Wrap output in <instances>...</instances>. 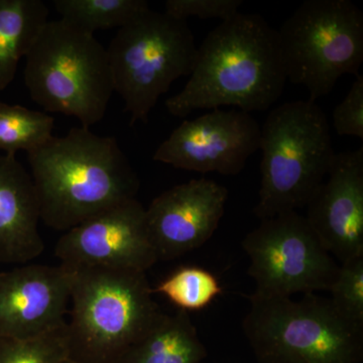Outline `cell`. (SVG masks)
<instances>
[{"label": "cell", "mask_w": 363, "mask_h": 363, "mask_svg": "<svg viewBox=\"0 0 363 363\" xmlns=\"http://www.w3.org/2000/svg\"><path fill=\"white\" fill-rule=\"evenodd\" d=\"M286 81L278 30L259 14L238 13L208 33L187 84L166 107L176 117L222 106L264 111L281 96Z\"/></svg>", "instance_id": "1"}, {"label": "cell", "mask_w": 363, "mask_h": 363, "mask_svg": "<svg viewBox=\"0 0 363 363\" xmlns=\"http://www.w3.org/2000/svg\"><path fill=\"white\" fill-rule=\"evenodd\" d=\"M40 221L68 231L109 208L135 199L138 173L111 136L73 128L28 152Z\"/></svg>", "instance_id": "2"}, {"label": "cell", "mask_w": 363, "mask_h": 363, "mask_svg": "<svg viewBox=\"0 0 363 363\" xmlns=\"http://www.w3.org/2000/svg\"><path fill=\"white\" fill-rule=\"evenodd\" d=\"M68 362L116 363L166 313L154 300L147 272L82 267L74 269Z\"/></svg>", "instance_id": "3"}, {"label": "cell", "mask_w": 363, "mask_h": 363, "mask_svg": "<svg viewBox=\"0 0 363 363\" xmlns=\"http://www.w3.org/2000/svg\"><path fill=\"white\" fill-rule=\"evenodd\" d=\"M260 189L253 213L260 220L307 206L336 152L330 125L316 102H286L260 128Z\"/></svg>", "instance_id": "4"}, {"label": "cell", "mask_w": 363, "mask_h": 363, "mask_svg": "<svg viewBox=\"0 0 363 363\" xmlns=\"http://www.w3.org/2000/svg\"><path fill=\"white\" fill-rule=\"evenodd\" d=\"M242 329L259 363H362L363 327L329 298L248 296Z\"/></svg>", "instance_id": "5"}, {"label": "cell", "mask_w": 363, "mask_h": 363, "mask_svg": "<svg viewBox=\"0 0 363 363\" xmlns=\"http://www.w3.org/2000/svg\"><path fill=\"white\" fill-rule=\"evenodd\" d=\"M26 89L45 111L90 128L101 121L114 92L108 54L92 33L48 21L26 57Z\"/></svg>", "instance_id": "6"}, {"label": "cell", "mask_w": 363, "mask_h": 363, "mask_svg": "<svg viewBox=\"0 0 363 363\" xmlns=\"http://www.w3.org/2000/svg\"><path fill=\"white\" fill-rule=\"evenodd\" d=\"M106 50L114 92L130 126L147 123L160 97L192 73L197 54L187 21L150 9L118 28Z\"/></svg>", "instance_id": "7"}, {"label": "cell", "mask_w": 363, "mask_h": 363, "mask_svg": "<svg viewBox=\"0 0 363 363\" xmlns=\"http://www.w3.org/2000/svg\"><path fill=\"white\" fill-rule=\"evenodd\" d=\"M286 79L305 86L309 100L330 94L363 62V13L350 0H307L278 30Z\"/></svg>", "instance_id": "8"}, {"label": "cell", "mask_w": 363, "mask_h": 363, "mask_svg": "<svg viewBox=\"0 0 363 363\" xmlns=\"http://www.w3.org/2000/svg\"><path fill=\"white\" fill-rule=\"evenodd\" d=\"M242 247L257 295L329 292L338 274L339 264L298 211L262 220L245 236Z\"/></svg>", "instance_id": "9"}, {"label": "cell", "mask_w": 363, "mask_h": 363, "mask_svg": "<svg viewBox=\"0 0 363 363\" xmlns=\"http://www.w3.org/2000/svg\"><path fill=\"white\" fill-rule=\"evenodd\" d=\"M60 264L147 272L159 259L150 241L145 208L128 200L69 229L57 241Z\"/></svg>", "instance_id": "10"}, {"label": "cell", "mask_w": 363, "mask_h": 363, "mask_svg": "<svg viewBox=\"0 0 363 363\" xmlns=\"http://www.w3.org/2000/svg\"><path fill=\"white\" fill-rule=\"evenodd\" d=\"M260 126L248 112L214 109L186 119L159 145L152 160L176 169L238 175L259 150Z\"/></svg>", "instance_id": "11"}, {"label": "cell", "mask_w": 363, "mask_h": 363, "mask_svg": "<svg viewBox=\"0 0 363 363\" xmlns=\"http://www.w3.org/2000/svg\"><path fill=\"white\" fill-rule=\"evenodd\" d=\"M227 198L226 187L206 178L179 184L155 198L145 221L159 262L204 245L220 224Z\"/></svg>", "instance_id": "12"}, {"label": "cell", "mask_w": 363, "mask_h": 363, "mask_svg": "<svg viewBox=\"0 0 363 363\" xmlns=\"http://www.w3.org/2000/svg\"><path fill=\"white\" fill-rule=\"evenodd\" d=\"M73 281L60 264L0 272V338H35L65 326Z\"/></svg>", "instance_id": "13"}, {"label": "cell", "mask_w": 363, "mask_h": 363, "mask_svg": "<svg viewBox=\"0 0 363 363\" xmlns=\"http://www.w3.org/2000/svg\"><path fill=\"white\" fill-rule=\"evenodd\" d=\"M308 223L339 264L363 257V147L334 156L307 206Z\"/></svg>", "instance_id": "14"}, {"label": "cell", "mask_w": 363, "mask_h": 363, "mask_svg": "<svg viewBox=\"0 0 363 363\" xmlns=\"http://www.w3.org/2000/svg\"><path fill=\"white\" fill-rule=\"evenodd\" d=\"M40 205L32 176L16 156H0V264H26L42 255Z\"/></svg>", "instance_id": "15"}, {"label": "cell", "mask_w": 363, "mask_h": 363, "mask_svg": "<svg viewBox=\"0 0 363 363\" xmlns=\"http://www.w3.org/2000/svg\"><path fill=\"white\" fill-rule=\"evenodd\" d=\"M207 350L188 312L164 314L116 363H202Z\"/></svg>", "instance_id": "16"}, {"label": "cell", "mask_w": 363, "mask_h": 363, "mask_svg": "<svg viewBox=\"0 0 363 363\" xmlns=\"http://www.w3.org/2000/svg\"><path fill=\"white\" fill-rule=\"evenodd\" d=\"M49 13L42 0H0V91L13 82Z\"/></svg>", "instance_id": "17"}, {"label": "cell", "mask_w": 363, "mask_h": 363, "mask_svg": "<svg viewBox=\"0 0 363 363\" xmlns=\"http://www.w3.org/2000/svg\"><path fill=\"white\" fill-rule=\"evenodd\" d=\"M52 6L60 20L92 35L118 30L150 9L145 0H54Z\"/></svg>", "instance_id": "18"}, {"label": "cell", "mask_w": 363, "mask_h": 363, "mask_svg": "<svg viewBox=\"0 0 363 363\" xmlns=\"http://www.w3.org/2000/svg\"><path fill=\"white\" fill-rule=\"evenodd\" d=\"M54 123L45 112L0 101V150L11 156L28 154L52 138Z\"/></svg>", "instance_id": "19"}, {"label": "cell", "mask_w": 363, "mask_h": 363, "mask_svg": "<svg viewBox=\"0 0 363 363\" xmlns=\"http://www.w3.org/2000/svg\"><path fill=\"white\" fill-rule=\"evenodd\" d=\"M222 286L213 274L201 267H181L152 288L183 311H199L218 297Z\"/></svg>", "instance_id": "20"}, {"label": "cell", "mask_w": 363, "mask_h": 363, "mask_svg": "<svg viewBox=\"0 0 363 363\" xmlns=\"http://www.w3.org/2000/svg\"><path fill=\"white\" fill-rule=\"evenodd\" d=\"M67 324V323H66ZM66 325L30 339L0 338V363H66Z\"/></svg>", "instance_id": "21"}, {"label": "cell", "mask_w": 363, "mask_h": 363, "mask_svg": "<svg viewBox=\"0 0 363 363\" xmlns=\"http://www.w3.org/2000/svg\"><path fill=\"white\" fill-rule=\"evenodd\" d=\"M329 292L338 312L363 327V257L339 264L337 277Z\"/></svg>", "instance_id": "22"}, {"label": "cell", "mask_w": 363, "mask_h": 363, "mask_svg": "<svg viewBox=\"0 0 363 363\" xmlns=\"http://www.w3.org/2000/svg\"><path fill=\"white\" fill-rule=\"evenodd\" d=\"M241 0H167L164 13L187 21L190 16L208 20L219 18L222 21L233 18L242 6Z\"/></svg>", "instance_id": "23"}, {"label": "cell", "mask_w": 363, "mask_h": 363, "mask_svg": "<svg viewBox=\"0 0 363 363\" xmlns=\"http://www.w3.org/2000/svg\"><path fill=\"white\" fill-rule=\"evenodd\" d=\"M333 125L339 135L363 140V76H355L347 95L334 108Z\"/></svg>", "instance_id": "24"}, {"label": "cell", "mask_w": 363, "mask_h": 363, "mask_svg": "<svg viewBox=\"0 0 363 363\" xmlns=\"http://www.w3.org/2000/svg\"><path fill=\"white\" fill-rule=\"evenodd\" d=\"M66 363H71L70 362H67Z\"/></svg>", "instance_id": "25"}]
</instances>
